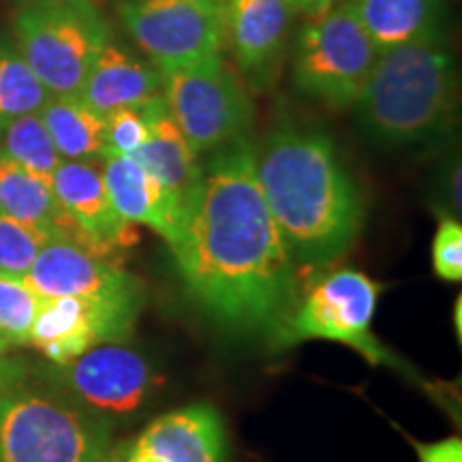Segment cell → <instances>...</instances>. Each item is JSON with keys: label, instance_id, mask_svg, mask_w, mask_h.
Listing matches in <instances>:
<instances>
[{"label": "cell", "instance_id": "obj_10", "mask_svg": "<svg viewBox=\"0 0 462 462\" xmlns=\"http://www.w3.org/2000/svg\"><path fill=\"white\" fill-rule=\"evenodd\" d=\"M24 281L42 298L75 296L133 317H140L146 300L142 281L129 270L67 238L45 242Z\"/></svg>", "mask_w": 462, "mask_h": 462}, {"label": "cell", "instance_id": "obj_25", "mask_svg": "<svg viewBox=\"0 0 462 462\" xmlns=\"http://www.w3.org/2000/svg\"><path fill=\"white\" fill-rule=\"evenodd\" d=\"M48 240V234L0 210V273L24 279Z\"/></svg>", "mask_w": 462, "mask_h": 462}, {"label": "cell", "instance_id": "obj_2", "mask_svg": "<svg viewBox=\"0 0 462 462\" xmlns=\"http://www.w3.org/2000/svg\"><path fill=\"white\" fill-rule=\"evenodd\" d=\"M257 178L298 270H321L356 245L364 199L321 131L279 126L257 150Z\"/></svg>", "mask_w": 462, "mask_h": 462}, {"label": "cell", "instance_id": "obj_11", "mask_svg": "<svg viewBox=\"0 0 462 462\" xmlns=\"http://www.w3.org/2000/svg\"><path fill=\"white\" fill-rule=\"evenodd\" d=\"M56 373L79 402L107 420L140 411L161 383L146 356L123 343L92 346Z\"/></svg>", "mask_w": 462, "mask_h": 462}, {"label": "cell", "instance_id": "obj_18", "mask_svg": "<svg viewBox=\"0 0 462 462\" xmlns=\"http://www.w3.org/2000/svg\"><path fill=\"white\" fill-rule=\"evenodd\" d=\"M163 95V73L148 58L109 42L86 75L79 97L107 116L123 107H142Z\"/></svg>", "mask_w": 462, "mask_h": 462}, {"label": "cell", "instance_id": "obj_12", "mask_svg": "<svg viewBox=\"0 0 462 462\" xmlns=\"http://www.w3.org/2000/svg\"><path fill=\"white\" fill-rule=\"evenodd\" d=\"M298 9L293 0H225V50L248 88H273Z\"/></svg>", "mask_w": 462, "mask_h": 462}, {"label": "cell", "instance_id": "obj_15", "mask_svg": "<svg viewBox=\"0 0 462 462\" xmlns=\"http://www.w3.org/2000/svg\"><path fill=\"white\" fill-rule=\"evenodd\" d=\"M51 189L67 215L103 255L109 257L116 248H129L137 242L133 223H126L116 212L97 163L62 161L51 176Z\"/></svg>", "mask_w": 462, "mask_h": 462}, {"label": "cell", "instance_id": "obj_21", "mask_svg": "<svg viewBox=\"0 0 462 462\" xmlns=\"http://www.w3.org/2000/svg\"><path fill=\"white\" fill-rule=\"evenodd\" d=\"M45 129L62 161L99 163L106 154V116L79 95H51L42 107Z\"/></svg>", "mask_w": 462, "mask_h": 462}, {"label": "cell", "instance_id": "obj_28", "mask_svg": "<svg viewBox=\"0 0 462 462\" xmlns=\"http://www.w3.org/2000/svg\"><path fill=\"white\" fill-rule=\"evenodd\" d=\"M413 448L420 462H462L460 437H448L435 443L413 441Z\"/></svg>", "mask_w": 462, "mask_h": 462}, {"label": "cell", "instance_id": "obj_19", "mask_svg": "<svg viewBox=\"0 0 462 462\" xmlns=\"http://www.w3.org/2000/svg\"><path fill=\"white\" fill-rule=\"evenodd\" d=\"M0 210L17 218V221L43 231L50 236V240H75L92 248V251L101 253L60 206L54 189H51V180L14 163L3 152H0Z\"/></svg>", "mask_w": 462, "mask_h": 462}, {"label": "cell", "instance_id": "obj_23", "mask_svg": "<svg viewBox=\"0 0 462 462\" xmlns=\"http://www.w3.org/2000/svg\"><path fill=\"white\" fill-rule=\"evenodd\" d=\"M0 152L48 180H51L58 165L62 163L39 114L20 116L0 126Z\"/></svg>", "mask_w": 462, "mask_h": 462}, {"label": "cell", "instance_id": "obj_17", "mask_svg": "<svg viewBox=\"0 0 462 462\" xmlns=\"http://www.w3.org/2000/svg\"><path fill=\"white\" fill-rule=\"evenodd\" d=\"M146 114L150 126L148 137L133 154V159L163 184L184 217L201 180L199 154L190 148L187 137L173 123L163 95L146 103Z\"/></svg>", "mask_w": 462, "mask_h": 462}, {"label": "cell", "instance_id": "obj_3", "mask_svg": "<svg viewBox=\"0 0 462 462\" xmlns=\"http://www.w3.org/2000/svg\"><path fill=\"white\" fill-rule=\"evenodd\" d=\"M112 420L65 388L54 364L0 356V462H101Z\"/></svg>", "mask_w": 462, "mask_h": 462}, {"label": "cell", "instance_id": "obj_30", "mask_svg": "<svg viewBox=\"0 0 462 462\" xmlns=\"http://www.w3.org/2000/svg\"><path fill=\"white\" fill-rule=\"evenodd\" d=\"M462 298H458L456 300V334H458V338H460V334H462Z\"/></svg>", "mask_w": 462, "mask_h": 462}, {"label": "cell", "instance_id": "obj_5", "mask_svg": "<svg viewBox=\"0 0 462 462\" xmlns=\"http://www.w3.org/2000/svg\"><path fill=\"white\" fill-rule=\"evenodd\" d=\"M11 37L50 95L62 97L79 95L112 28L92 0H26Z\"/></svg>", "mask_w": 462, "mask_h": 462}, {"label": "cell", "instance_id": "obj_4", "mask_svg": "<svg viewBox=\"0 0 462 462\" xmlns=\"http://www.w3.org/2000/svg\"><path fill=\"white\" fill-rule=\"evenodd\" d=\"M354 107L366 135L383 148L446 135L458 109V71L443 34L379 51Z\"/></svg>", "mask_w": 462, "mask_h": 462}, {"label": "cell", "instance_id": "obj_26", "mask_svg": "<svg viewBox=\"0 0 462 462\" xmlns=\"http://www.w3.org/2000/svg\"><path fill=\"white\" fill-rule=\"evenodd\" d=\"M146 106L123 107L106 116V154L133 157L148 137ZM103 154V157H106Z\"/></svg>", "mask_w": 462, "mask_h": 462}, {"label": "cell", "instance_id": "obj_20", "mask_svg": "<svg viewBox=\"0 0 462 462\" xmlns=\"http://www.w3.org/2000/svg\"><path fill=\"white\" fill-rule=\"evenodd\" d=\"M379 51L441 32L443 0H345Z\"/></svg>", "mask_w": 462, "mask_h": 462}, {"label": "cell", "instance_id": "obj_14", "mask_svg": "<svg viewBox=\"0 0 462 462\" xmlns=\"http://www.w3.org/2000/svg\"><path fill=\"white\" fill-rule=\"evenodd\" d=\"M123 462H227V432L210 404H189L150 421L118 452Z\"/></svg>", "mask_w": 462, "mask_h": 462}, {"label": "cell", "instance_id": "obj_1", "mask_svg": "<svg viewBox=\"0 0 462 462\" xmlns=\"http://www.w3.org/2000/svg\"><path fill=\"white\" fill-rule=\"evenodd\" d=\"M184 285L231 332L270 337L298 302V265L265 204L246 137L206 154L201 180L170 246Z\"/></svg>", "mask_w": 462, "mask_h": 462}, {"label": "cell", "instance_id": "obj_13", "mask_svg": "<svg viewBox=\"0 0 462 462\" xmlns=\"http://www.w3.org/2000/svg\"><path fill=\"white\" fill-rule=\"evenodd\" d=\"M137 317L75 296L42 298L31 343L56 366L69 364L101 343H125Z\"/></svg>", "mask_w": 462, "mask_h": 462}, {"label": "cell", "instance_id": "obj_24", "mask_svg": "<svg viewBox=\"0 0 462 462\" xmlns=\"http://www.w3.org/2000/svg\"><path fill=\"white\" fill-rule=\"evenodd\" d=\"M39 296L24 279L0 273V356L31 343Z\"/></svg>", "mask_w": 462, "mask_h": 462}, {"label": "cell", "instance_id": "obj_7", "mask_svg": "<svg viewBox=\"0 0 462 462\" xmlns=\"http://www.w3.org/2000/svg\"><path fill=\"white\" fill-rule=\"evenodd\" d=\"M354 9L340 0L306 17L293 48V86L300 95L334 109L354 107L377 60Z\"/></svg>", "mask_w": 462, "mask_h": 462}, {"label": "cell", "instance_id": "obj_8", "mask_svg": "<svg viewBox=\"0 0 462 462\" xmlns=\"http://www.w3.org/2000/svg\"><path fill=\"white\" fill-rule=\"evenodd\" d=\"M161 73L167 112L199 157L246 137L255 107L223 56Z\"/></svg>", "mask_w": 462, "mask_h": 462}, {"label": "cell", "instance_id": "obj_29", "mask_svg": "<svg viewBox=\"0 0 462 462\" xmlns=\"http://www.w3.org/2000/svg\"><path fill=\"white\" fill-rule=\"evenodd\" d=\"M337 3H340V0H293V5H296L298 9V15H304V17L323 14V11L334 7Z\"/></svg>", "mask_w": 462, "mask_h": 462}, {"label": "cell", "instance_id": "obj_9", "mask_svg": "<svg viewBox=\"0 0 462 462\" xmlns=\"http://www.w3.org/2000/svg\"><path fill=\"white\" fill-rule=\"evenodd\" d=\"M118 15L159 71L225 51V0H120Z\"/></svg>", "mask_w": 462, "mask_h": 462}, {"label": "cell", "instance_id": "obj_16", "mask_svg": "<svg viewBox=\"0 0 462 462\" xmlns=\"http://www.w3.org/2000/svg\"><path fill=\"white\" fill-rule=\"evenodd\" d=\"M109 199L126 223L146 225L171 246L182 227V212L146 167L126 154H106L101 161Z\"/></svg>", "mask_w": 462, "mask_h": 462}, {"label": "cell", "instance_id": "obj_6", "mask_svg": "<svg viewBox=\"0 0 462 462\" xmlns=\"http://www.w3.org/2000/svg\"><path fill=\"white\" fill-rule=\"evenodd\" d=\"M383 285L360 270H334L315 282L302 300L273 334V345L279 349L304 343V340H332L351 346L374 366L396 368L413 374L409 366L373 334V319Z\"/></svg>", "mask_w": 462, "mask_h": 462}, {"label": "cell", "instance_id": "obj_22", "mask_svg": "<svg viewBox=\"0 0 462 462\" xmlns=\"http://www.w3.org/2000/svg\"><path fill=\"white\" fill-rule=\"evenodd\" d=\"M50 97L11 32L0 34V126L20 116L39 114Z\"/></svg>", "mask_w": 462, "mask_h": 462}, {"label": "cell", "instance_id": "obj_27", "mask_svg": "<svg viewBox=\"0 0 462 462\" xmlns=\"http://www.w3.org/2000/svg\"><path fill=\"white\" fill-rule=\"evenodd\" d=\"M432 270L439 279L458 282L462 279V227L458 218L443 215L432 240Z\"/></svg>", "mask_w": 462, "mask_h": 462}]
</instances>
